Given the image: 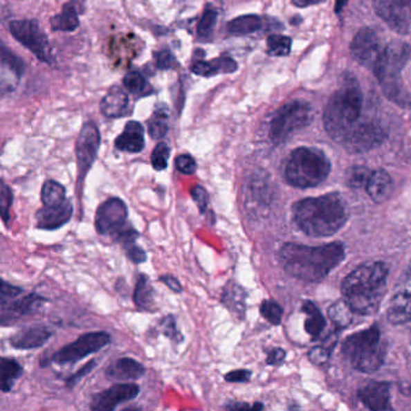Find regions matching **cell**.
I'll list each match as a JSON object with an SVG mask.
<instances>
[{
  "label": "cell",
  "mask_w": 411,
  "mask_h": 411,
  "mask_svg": "<svg viewBox=\"0 0 411 411\" xmlns=\"http://www.w3.org/2000/svg\"><path fill=\"white\" fill-rule=\"evenodd\" d=\"M251 370L248 369H236L228 372V374H225V381L228 383H239V384H246L251 379Z\"/></svg>",
  "instance_id": "681fc988"
},
{
  "label": "cell",
  "mask_w": 411,
  "mask_h": 411,
  "mask_svg": "<svg viewBox=\"0 0 411 411\" xmlns=\"http://www.w3.org/2000/svg\"><path fill=\"white\" fill-rule=\"evenodd\" d=\"M411 339V338H410Z\"/></svg>",
  "instance_id": "be15d7a7"
},
{
  "label": "cell",
  "mask_w": 411,
  "mask_h": 411,
  "mask_svg": "<svg viewBox=\"0 0 411 411\" xmlns=\"http://www.w3.org/2000/svg\"><path fill=\"white\" fill-rule=\"evenodd\" d=\"M160 280L167 285L172 291L174 293H182V285L179 283V280L177 278H174L172 275H163Z\"/></svg>",
  "instance_id": "db71d44e"
},
{
  "label": "cell",
  "mask_w": 411,
  "mask_h": 411,
  "mask_svg": "<svg viewBox=\"0 0 411 411\" xmlns=\"http://www.w3.org/2000/svg\"><path fill=\"white\" fill-rule=\"evenodd\" d=\"M148 131L152 138L158 140L163 137L169 131V112L163 107V109H156L154 113L152 116L149 122H148Z\"/></svg>",
  "instance_id": "d6a6232c"
},
{
  "label": "cell",
  "mask_w": 411,
  "mask_h": 411,
  "mask_svg": "<svg viewBox=\"0 0 411 411\" xmlns=\"http://www.w3.org/2000/svg\"><path fill=\"white\" fill-rule=\"evenodd\" d=\"M388 266L365 262L342 280V300L360 316H373L379 309L387 290Z\"/></svg>",
  "instance_id": "3957f363"
},
{
  "label": "cell",
  "mask_w": 411,
  "mask_h": 411,
  "mask_svg": "<svg viewBox=\"0 0 411 411\" xmlns=\"http://www.w3.org/2000/svg\"><path fill=\"white\" fill-rule=\"evenodd\" d=\"M279 257L285 272L293 278L318 283L344 260L345 249L339 242L316 248L286 243L280 249Z\"/></svg>",
  "instance_id": "7a4b0ae2"
},
{
  "label": "cell",
  "mask_w": 411,
  "mask_h": 411,
  "mask_svg": "<svg viewBox=\"0 0 411 411\" xmlns=\"http://www.w3.org/2000/svg\"><path fill=\"white\" fill-rule=\"evenodd\" d=\"M192 71L197 76H202V77H210L213 75L219 73L214 60H212V62L200 60V62H197V63L192 65Z\"/></svg>",
  "instance_id": "f6af8a7d"
},
{
  "label": "cell",
  "mask_w": 411,
  "mask_h": 411,
  "mask_svg": "<svg viewBox=\"0 0 411 411\" xmlns=\"http://www.w3.org/2000/svg\"><path fill=\"white\" fill-rule=\"evenodd\" d=\"M329 316L338 329H347L354 319V311L344 300L337 301L329 307Z\"/></svg>",
  "instance_id": "1f68e13d"
},
{
  "label": "cell",
  "mask_w": 411,
  "mask_h": 411,
  "mask_svg": "<svg viewBox=\"0 0 411 411\" xmlns=\"http://www.w3.org/2000/svg\"><path fill=\"white\" fill-rule=\"evenodd\" d=\"M261 26H262V21L259 16L244 15L228 23V32L236 37H242V35L257 32Z\"/></svg>",
  "instance_id": "f546056e"
},
{
  "label": "cell",
  "mask_w": 411,
  "mask_h": 411,
  "mask_svg": "<svg viewBox=\"0 0 411 411\" xmlns=\"http://www.w3.org/2000/svg\"><path fill=\"white\" fill-rule=\"evenodd\" d=\"M22 374V365L19 362L0 357V391L10 392Z\"/></svg>",
  "instance_id": "484cf974"
},
{
  "label": "cell",
  "mask_w": 411,
  "mask_h": 411,
  "mask_svg": "<svg viewBox=\"0 0 411 411\" xmlns=\"http://www.w3.org/2000/svg\"><path fill=\"white\" fill-rule=\"evenodd\" d=\"M161 329H163V334H165V337H167L170 340H172L176 344L183 342L182 334L176 327V322H174V319L172 316H167V318H165L163 320Z\"/></svg>",
  "instance_id": "7bdbcfd3"
},
{
  "label": "cell",
  "mask_w": 411,
  "mask_h": 411,
  "mask_svg": "<svg viewBox=\"0 0 411 411\" xmlns=\"http://www.w3.org/2000/svg\"><path fill=\"white\" fill-rule=\"evenodd\" d=\"M170 158V147L161 142L158 143L152 153V165L156 171H163L167 167Z\"/></svg>",
  "instance_id": "ab89813d"
},
{
  "label": "cell",
  "mask_w": 411,
  "mask_h": 411,
  "mask_svg": "<svg viewBox=\"0 0 411 411\" xmlns=\"http://www.w3.org/2000/svg\"><path fill=\"white\" fill-rule=\"evenodd\" d=\"M46 300L44 297L39 296L37 293H30L28 296L23 297L19 301H15L11 304H8V309L22 316V314H28V313L37 311L39 307L44 304Z\"/></svg>",
  "instance_id": "836d02e7"
},
{
  "label": "cell",
  "mask_w": 411,
  "mask_h": 411,
  "mask_svg": "<svg viewBox=\"0 0 411 411\" xmlns=\"http://www.w3.org/2000/svg\"><path fill=\"white\" fill-rule=\"evenodd\" d=\"M260 313L270 324L275 326L280 324L283 319V308L277 302L271 300H266L261 303Z\"/></svg>",
  "instance_id": "8d00e7d4"
},
{
  "label": "cell",
  "mask_w": 411,
  "mask_h": 411,
  "mask_svg": "<svg viewBox=\"0 0 411 411\" xmlns=\"http://www.w3.org/2000/svg\"><path fill=\"white\" fill-rule=\"evenodd\" d=\"M265 409V405H264V403L261 402H255L253 405H251L250 409L249 411H262Z\"/></svg>",
  "instance_id": "680465c9"
},
{
  "label": "cell",
  "mask_w": 411,
  "mask_h": 411,
  "mask_svg": "<svg viewBox=\"0 0 411 411\" xmlns=\"http://www.w3.org/2000/svg\"><path fill=\"white\" fill-rule=\"evenodd\" d=\"M14 318L12 316H0V326L1 325H8L11 322V321H14Z\"/></svg>",
  "instance_id": "91938a15"
},
{
  "label": "cell",
  "mask_w": 411,
  "mask_h": 411,
  "mask_svg": "<svg viewBox=\"0 0 411 411\" xmlns=\"http://www.w3.org/2000/svg\"><path fill=\"white\" fill-rule=\"evenodd\" d=\"M250 404L247 402H230L225 405V410L226 411H249L250 409Z\"/></svg>",
  "instance_id": "11a10c76"
},
{
  "label": "cell",
  "mask_w": 411,
  "mask_h": 411,
  "mask_svg": "<svg viewBox=\"0 0 411 411\" xmlns=\"http://www.w3.org/2000/svg\"><path fill=\"white\" fill-rule=\"evenodd\" d=\"M134 302L141 311H154V290L146 275H141L137 282Z\"/></svg>",
  "instance_id": "f1b7e54d"
},
{
  "label": "cell",
  "mask_w": 411,
  "mask_h": 411,
  "mask_svg": "<svg viewBox=\"0 0 411 411\" xmlns=\"http://www.w3.org/2000/svg\"><path fill=\"white\" fill-rule=\"evenodd\" d=\"M293 221L303 232L313 237L332 236L349 218L347 202L339 194L309 197L293 206Z\"/></svg>",
  "instance_id": "277c9868"
},
{
  "label": "cell",
  "mask_w": 411,
  "mask_h": 411,
  "mask_svg": "<svg viewBox=\"0 0 411 411\" xmlns=\"http://www.w3.org/2000/svg\"><path fill=\"white\" fill-rule=\"evenodd\" d=\"M111 342V336L107 332H91L82 334L75 342L55 352L51 361L57 365H70L81 361L91 354L100 351Z\"/></svg>",
  "instance_id": "30bf717a"
},
{
  "label": "cell",
  "mask_w": 411,
  "mask_h": 411,
  "mask_svg": "<svg viewBox=\"0 0 411 411\" xmlns=\"http://www.w3.org/2000/svg\"><path fill=\"white\" fill-rule=\"evenodd\" d=\"M289 411H302L301 407L297 404V403H291L290 405H289Z\"/></svg>",
  "instance_id": "94428289"
},
{
  "label": "cell",
  "mask_w": 411,
  "mask_h": 411,
  "mask_svg": "<svg viewBox=\"0 0 411 411\" xmlns=\"http://www.w3.org/2000/svg\"><path fill=\"white\" fill-rule=\"evenodd\" d=\"M96 361L95 360H93V361L88 362L87 365H83L81 369L77 370L75 374L71 375V376H68V379L65 380V383H66V386L68 387H73L75 385L77 384L80 380L84 378L86 375L89 374L91 370L95 368Z\"/></svg>",
  "instance_id": "c3c4849f"
},
{
  "label": "cell",
  "mask_w": 411,
  "mask_h": 411,
  "mask_svg": "<svg viewBox=\"0 0 411 411\" xmlns=\"http://www.w3.org/2000/svg\"><path fill=\"white\" fill-rule=\"evenodd\" d=\"M291 45H293V40L290 37L279 35V34L271 35L267 39L268 55L274 57H285L290 55Z\"/></svg>",
  "instance_id": "e575fe53"
},
{
  "label": "cell",
  "mask_w": 411,
  "mask_h": 411,
  "mask_svg": "<svg viewBox=\"0 0 411 411\" xmlns=\"http://www.w3.org/2000/svg\"><path fill=\"white\" fill-rule=\"evenodd\" d=\"M215 23H217V12L214 10H206L200 22L197 24V34L201 37H210L214 29Z\"/></svg>",
  "instance_id": "60d3db41"
},
{
  "label": "cell",
  "mask_w": 411,
  "mask_h": 411,
  "mask_svg": "<svg viewBox=\"0 0 411 411\" xmlns=\"http://www.w3.org/2000/svg\"><path fill=\"white\" fill-rule=\"evenodd\" d=\"M81 12L78 0H73L64 5L62 12L55 15L50 19L51 28L53 32H73L80 27L78 15Z\"/></svg>",
  "instance_id": "d4e9b609"
},
{
  "label": "cell",
  "mask_w": 411,
  "mask_h": 411,
  "mask_svg": "<svg viewBox=\"0 0 411 411\" xmlns=\"http://www.w3.org/2000/svg\"><path fill=\"white\" fill-rule=\"evenodd\" d=\"M146 373V368L142 363L130 358V357H123L119 358L107 367L105 375L107 379L113 380V381H130V380H137L142 378Z\"/></svg>",
  "instance_id": "44dd1931"
},
{
  "label": "cell",
  "mask_w": 411,
  "mask_h": 411,
  "mask_svg": "<svg viewBox=\"0 0 411 411\" xmlns=\"http://www.w3.org/2000/svg\"><path fill=\"white\" fill-rule=\"evenodd\" d=\"M130 109L131 107H130L128 94L120 88H112L101 100V113L107 118L125 117L131 112Z\"/></svg>",
  "instance_id": "7402d4cb"
},
{
  "label": "cell",
  "mask_w": 411,
  "mask_h": 411,
  "mask_svg": "<svg viewBox=\"0 0 411 411\" xmlns=\"http://www.w3.org/2000/svg\"><path fill=\"white\" fill-rule=\"evenodd\" d=\"M9 30L16 42L30 51L45 64L55 65V60L48 37L42 32L37 19H16L9 23Z\"/></svg>",
  "instance_id": "9c48e42d"
},
{
  "label": "cell",
  "mask_w": 411,
  "mask_h": 411,
  "mask_svg": "<svg viewBox=\"0 0 411 411\" xmlns=\"http://www.w3.org/2000/svg\"><path fill=\"white\" fill-rule=\"evenodd\" d=\"M156 64L161 70H167V68H174L176 65L174 55L171 53V51L163 50L158 52L156 55Z\"/></svg>",
  "instance_id": "7dc6e473"
},
{
  "label": "cell",
  "mask_w": 411,
  "mask_h": 411,
  "mask_svg": "<svg viewBox=\"0 0 411 411\" xmlns=\"http://www.w3.org/2000/svg\"><path fill=\"white\" fill-rule=\"evenodd\" d=\"M223 303L228 311L242 319L246 311V293L237 284H228L223 293Z\"/></svg>",
  "instance_id": "83f0119b"
},
{
  "label": "cell",
  "mask_w": 411,
  "mask_h": 411,
  "mask_svg": "<svg viewBox=\"0 0 411 411\" xmlns=\"http://www.w3.org/2000/svg\"><path fill=\"white\" fill-rule=\"evenodd\" d=\"M120 411H141V409H140V408H137V407H128V408H124L123 410H120Z\"/></svg>",
  "instance_id": "6125c7cd"
},
{
  "label": "cell",
  "mask_w": 411,
  "mask_h": 411,
  "mask_svg": "<svg viewBox=\"0 0 411 411\" xmlns=\"http://www.w3.org/2000/svg\"><path fill=\"white\" fill-rule=\"evenodd\" d=\"M73 203L66 200L64 203L58 206H44L37 210L35 219L37 226L42 230H55L66 224L73 217Z\"/></svg>",
  "instance_id": "d6986e66"
},
{
  "label": "cell",
  "mask_w": 411,
  "mask_h": 411,
  "mask_svg": "<svg viewBox=\"0 0 411 411\" xmlns=\"http://www.w3.org/2000/svg\"><path fill=\"white\" fill-rule=\"evenodd\" d=\"M311 106L304 101H293L280 107L271 120L270 137L275 145L307 127L311 122Z\"/></svg>",
  "instance_id": "ba28073f"
},
{
  "label": "cell",
  "mask_w": 411,
  "mask_h": 411,
  "mask_svg": "<svg viewBox=\"0 0 411 411\" xmlns=\"http://www.w3.org/2000/svg\"><path fill=\"white\" fill-rule=\"evenodd\" d=\"M386 44L375 30L363 28L352 40L351 53L360 64L372 70L383 55Z\"/></svg>",
  "instance_id": "7c38bea8"
},
{
  "label": "cell",
  "mask_w": 411,
  "mask_h": 411,
  "mask_svg": "<svg viewBox=\"0 0 411 411\" xmlns=\"http://www.w3.org/2000/svg\"><path fill=\"white\" fill-rule=\"evenodd\" d=\"M176 167L181 174H192L197 171V163L192 156L182 154L176 159Z\"/></svg>",
  "instance_id": "bcb514c9"
},
{
  "label": "cell",
  "mask_w": 411,
  "mask_h": 411,
  "mask_svg": "<svg viewBox=\"0 0 411 411\" xmlns=\"http://www.w3.org/2000/svg\"><path fill=\"white\" fill-rule=\"evenodd\" d=\"M387 319L392 325L411 321V262L398 280L387 308Z\"/></svg>",
  "instance_id": "5bb4252c"
},
{
  "label": "cell",
  "mask_w": 411,
  "mask_h": 411,
  "mask_svg": "<svg viewBox=\"0 0 411 411\" xmlns=\"http://www.w3.org/2000/svg\"><path fill=\"white\" fill-rule=\"evenodd\" d=\"M357 397L369 411H392L391 384L386 381H368L357 391Z\"/></svg>",
  "instance_id": "ac0fdd59"
},
{
  "label": "cell",
  "mask_w": 411,
  "mask_h": 411,
  "mask_svg": "<svg viewBox=\"0 0 411 411\" xmlns=\"http://www.w3.org/2000/svg\"><path fill=\"white\" fill-rule=\"evenodd\" d=\"M99 146H100L99 129L94 123L84 124L76 141V158H77L80 179L86 177V174L95 160Z\"/></svg>",
  "instance_id": "9a60e30c"
},
{
  "label": "cell",
  "mask_w": 411,
  "mask_h": 411,
  "mask_svg": "<svg viewBox=\"0 0 411 411\" xmlns=\"http://www.w3.org/2000/svg\"><path fill=\"white\" fill-rule=\"evenodd\" d=\"M26 63L0 42V98L9 95L19 84Z\"/></svg>",
  "instance_id": "2e32d148"
},
{
  "label": "cell",
  "mask_w": 411,
  "mask_h": 411,
  "mask_svg": "<svg viewBox=\"0 0 411 411\" xmlns=\"http://www.w3.org/2000/svg\"><path fill=\"white\" fill-rule=\"evenodd\" d=\"M331 172V163L324 152L300 147L289 158L285 179L296 188H314L324 182Z\"/></svg>",
  "instance_id": "8992f818"
},
{
  "label": "cell",
  "mask_w": 411,
  "mask_h": 411,
  "mask_svg": "<svg viewBox=\"0 0 411 411\" xmlns=\"http://www.w3.org/2000/svg\"><path fill=\"white\" fill-rule=\"evenodd\" d=\"M128 208L120 199L112 197L96 210V231L104 236H117L125 228Z\"/></svg>",
  "instance_id": "8fae6325"
},
{
  "label": "cell",
  "mask_w": 411,
  "mask_h": 411,
  "mask_svg": "<svg viewBox=\"0 0 411 411\" xmlns=\"http://www.w3.org/2000/svg\"><path fill=\"white\" fill-rule=\"evenodd\" d=\"M410 47L401 42H387L383 55L372 71L379 80L385 94L394 101L404 100L401 87V71L407 64Z\"/></svg>",
  "instance_id": "52a82bcc"
},
{
  "label": "cell",
  "mask_w": 411,
  "mask_h": 411,
  "mask_svg": "<svg viewBox=\"0 0 411 411\" xmlns=\"http://www.w3.org/2000/svg\"><path fill=\"white\" fill-rule=\"evenodd\" d=\"M125 250H127V255H128L129 259L133 261V262H135V264H142V262H145L147 260L145 250L141 247L136 246L135 243L130 244L128 247H125Z\"/></svg>",
  "instance_id": "f5cc1de1"
},
{
  "label": "cell",
  "mask_w": 411,
  "mask_h": 411,
  "mask_svg": "<svg viewBox=\"0 0 411 411\" xmlns=\"http://www.w3.org/2000/svg\"><path fill=\"white\" fill-rule=\"evenodd\" d=\"M375 12L398 34H407L411 27V0H373Z\"/></svg>",
  "instance_id": "4fadbf2b"
},
{
  "label": "cell",
  "mask_w": 411,
  "mask_h": 411,
  "mask_svg": "<svg viewBox=\"0 0 411 411\" xmlns=\"http://www.w3.org/2000/svg\"><path fill=\"white\" fill-rule=\"evenodd\" d=\"M23 290L19 286H15L12 284L5 282L4 279L0 278V304H9L10 302L19 297Z\"/></svg>",
  "instance_id": "b9f144b4"
},
{
  "label": "cell",
  "mask_w": 411,
  "mask_h": 411,
  "mask_svg": "<svg viewBox=\"0 0 411 411\" xmlns=\"http://www.w3.org/2000/svg\"><path fill=\"white\" fill-rule=\"evenodd\" d=\"M342 354L354 369L370 374L379 370L385 361L381 332L376 326L349 336L342 345Z\"/></svg>",
  "instance_id": "5b68a950"
},
{
  "label": "cell",
  "mask_w": 411,
  "mask_h": 411,
  "mask_svg": "<svg viewBox=\"0 0 411 411\" xmlns=\"http://www.w3.org/2000/svg\"><path fill=\"white\" fill-rule=\"evenodd\" d=\"M141 388L136 384H114L91 398V411H114L120 403L133 401Z\"/></svg>",
  "instance_id": "e0dca14e"
},
{
  "label": "cell",
  "mask_w": 411,
  "mask_h": 411,
  "mask_svg": "<svg viewBox=\"0 0 411 411\" xmlns=\"http://www.w3.org/2000/svg\"><path fill=\"white\" fill-rule=\"evenodd\" d=\"M347 0H336V5H334V11L336 14H340L344 6L347 5Z\"/></svg>",
  "instance_id": "6f0895ef"
},
{
  "label": "cell",
  "mask_w": 411,
  "mask_h": 411,
  "mask_svg": "<svg viewBox=\"0 0 411 411\" xmlns=\"http://www.w3.org/2000/svg\"><path fill=\"white\" fill-rule=\"evenodd\" d=\"M66 199L65 188L55 181H46L42 189V205L51 207L64 203Z\"/></svg>",
  "instance_id": "4dcf8cb0"
},
{
  "label": "cell",
  "mask_w": 411,
  "mask_h": 411,
  "mask_svg": "<svg viewBox=\"0 0 411 411\" xmlns=\"http://www.w3.org/2000/svg\"><path fill=\"white\" fill-rule=\"evenodd\" d=\"M14 202V194L11 188L0 179V219L6 226H9L11 219V206Z\"/></svg>",
  "instance_id": "d590c367"
},
{
  "label": "cell",
  "mask_w": 411,
  "mask_h": 411,
  "mask_svg": "<svg viewBox=\"0 0 411 411\" xmlns=\"http://www.w3.org/2000/svg\"><path fill=\"white\" fill-rule=\"evenodd\" d=\"M52 337V331L45 326L24 329L10 338V344L19 350H32L40 347Z\"/></svg>",
  "instance_id": "ffe728a7"
},
{
  "label": "cell",
  "mask_w": 411,
  "mask_h": 411,
  "mask_svg": "<svg viewBox=\"0 0 411 411\" xmlns=\"http://www.w3.org/2000/svg\"><path fill=\"white\" fill-rule=\"evenodd\" d=\"M363 94L357 80L347 76L325 109L324 125L331 138L351 152L363 153L386 137L381 124L363 117Z\"/></svg>",
  "instance_id": "6da1fadb"
},
{
  "label": "cell",
  "mask_w": 411,
  "mask_h": 411,
  "mask_svg": "<svg viewBox=\"0 0 411 411\" xmlns=\"http://www.w3.org/2000/svg\"><path fill=\"white\" fill-rule=\"evenodd\" d=\"M116 148L127 153H138L145 147V130L138 122L130 120L125 124L123 133L116 138Z\"/></svg>",
  "instance_id": "603a6c76"
},
{
  "label": "cell",
  "mask_w": 411,
  "mask_h": 411,
  "mask_svg": "<svg viewBox=\"0 0 411 411\" xmlns=\"http://www.w3.org/2000/svg\"><path fill=\"white\" fill-rule=\"evenodd\" d=\"M331 357V351L324 345L311 347L308 352V360L316 365H322L327 363Z\"/></svg>",
  "instance_id": "ee69618b"
},
{
  "label": "cell",
  "mask_w": 411,
  "mask_h": 411,
  "mask_svg": "<svg viewBox=\"0 0 411 411\" xmlns=\"http://www.w3.org/2000/svg\"><path fill=\"white\" fill-rule=\"evenodd\" d=\"M124 86L130 93L140 95L143 94L147 89V82L141 73L131 71L124 76Z\"/></svg>",
  "instance_id": "f35d334b"
},
{
  "label": "cell",
  "mask_w": 411,
  "mask_h": 411,
  "mask_svg": "<svg viewBox=\"0 0 411 411\" xmlns=\"http://www.w3.org/2000/svg\"><path fill=\"white\" fill-rule=\"evenodd\" d=\"M286 360V351L282 347H273L266 358V363L268 365H282Z\"/></svg>",
  "instance_id": "816d5d0a"
},
{
  "label": "cell",
  "mask_w": 411,
  "mask_h": 411,
  "mask_svg": "<svg viewBox=\"0 0 411 411\" xmlns=\"http://www.w3.org/2000/svg\"><path fill=\"white\" fill-rule=\"evenodd\" d=\"M365 188L373 201L384 203L392 194V179L384 170H375L370 172L369 179L367 181Z\"/></svg>",
  "instance_id": "cb8c5ba5"
},
{
  "label": "cell",
  "mask_w": 411,
  "mask_h": 411,
  "mask_svg": "<svg viewBox=\"0 0 411 411\" xmlns=\"http://www.w3.org/2000/svg\"><path fill=\"white\" fill-rule=\"evenodd\" d=\"M322 1H325V0H293V4L295 6H298V8H308L311 5L320 4Z\"/></svg>",
  "instance_id": "9f6ffc18"
},
{
  "label": "cell",
  "mask_w": 411,
  "mask_h": 411,
  "mask_svg": "<svg viewBox=\"0 0 411 411\" xmlns=\"http://www.w3.org/2000/svg\"><path fill=\"white\" fill-rule=\"evenodd\" d=\"M369 170L365 167V166H354L349 170L347 174V183L349 187L351 188H365L367 184V181L369 179Z\"/></svg>",
  "instance_id": "74e56055"
},
{
  "label": "cell",
  "mask_w": 411,
  "mask_h": 411,
  "mask_svg": "<svg viewBox=\"0 0 411 411\" xmlns=\"http://www.w3.org/2000/svg\"><path fill=\"white\" fill-rule=\"evenodd\" d=\"M192 200L197 202L199 210L203 213L208 207V194L206 192V189L200 187V185H195L192 189Z\"/></svg>",
  "instance_id": "f907efd6"
},
{
  "label": "cell",
  "mask_w": 411,
  "mask_h": 411,
  "mask_svg": "<svg viewBox=\"0 0 411 411\" xmlns=\"http://www.w3.org/2000/svg\"><path fill=\"white\" fill-rule=\"evenodd\" d=\"M302 311H304L307 316L306 322H304V329L307 334L311 336V339L319 338L320 334L326 326V320L319 311V308L311 301H306L302 306Z\"/></svg>",
  "instance_id": "4316f807"
}]
</instances>
